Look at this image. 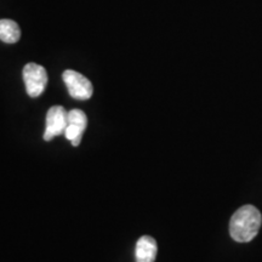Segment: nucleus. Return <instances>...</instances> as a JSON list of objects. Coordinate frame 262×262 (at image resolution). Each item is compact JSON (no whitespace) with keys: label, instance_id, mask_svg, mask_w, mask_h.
Returning a JSON list of instances; mask_svg holds the SVG:
<instances>
[{"label":"nucleus","instance_id":"obj_5","mask_svg":"<svg viewBox=\"0 0 262 262\" xmlns=\"http://www.w3.org/2000/svg\"><path fill=\"white\" fill-rule=\"evenodd\" d=\"M88 125V118L83 111L72 110L68 112V124L66 127L64 136L70 140L74 147H78L81 142V137Z\"/></svg>","mask_w":262,"mask_h":262},{"label":"nucleus","instance_id":"obj_6","mask_svg":"<svg viewBox=\"0 0 262 262\" xmlns=\"http://www.w3.org/2000/svg\"><path fill=\"white\" fill-rule=\"evenodd\" d=\"M158 247L155 238L142 235L136 243V262H155Z\"/></svg>","mask_w":262,"mask_h":262},{"label":"nucleus","instance_id":"obj_4","mask_svg":"<svg viewBox=\"0 0 262 262\" xmlns=\"http://www.w3.org/2000/svg\"><path fill=\"white\" fill-rule=\"evenodd\" d=\"M68 124V112L62 106H54L48 111L47 129L44 133V140L51 141L54 137L64 135Z\"/></svg>","mask_w":262,"mask_h":262},{"label":"nucleus","instance_id":"obj_1","mask_svg":"<svg viewBox=\"0 0 262 262\" xmlns=\"http://www.w3.org/2000/svg\"><path fill=\"white\" fill-rule=\"evenodd\" d=\"M261 224V212L254 205H244L232 215L229 234L238 243H248L256 237Z\"/></svg>","mask_w":262,"mask_h":262},{"label":"nucleus","instance_id":"obj_2","mask_svg":"<svg viewBox=\"0 0 262 262\" xmlns=\"http://www.w3.org/2000/svg\"><path fill=\"white\" fill-rule=\"evenodd\" d=\"M26 90L31 97H38L44 93L48 84V73L45 68L37 63H27L24 68Z\"/></svg>","mask_w":262,"mask_h":262},{"label":"nucleus","instance_id":"obj_3","mask_svg":"<svg viewBox=\"0 0 262 262\" xmlns=\"http://www.w3.org/2000/svg\"><path fill=\"white\" fill-rule=\"evenodd\" d=\"M64 84L67 85L68 93L75 100H89L93 96L94 88L91 81L78 72L67 70L62 74Z\"/></svg>","mask_w":262,"mask_h":262},{"label":"nucleus","instance_id":"obj_7","mask_svg":"<svg viewBox=\"0 0 262 262\" xmlns=\"http://www.w3.org/2000/svg\"><path fill=\"white\" fill-rule=\"evenodd\" d=\"M21 38V29L15 21L9 18L0 19V40L6 44H15Z\"/></svg>","mask_w":262,"mask_h":262}]
</instances>
